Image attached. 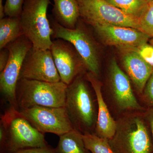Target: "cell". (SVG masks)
I'll return each instance as SVG.
<instances>
[{
    "label": "cell",
    "mask_w": 153,
    "mask_h": 153,
    "mask_svg": "<svg viewBox=\"0 0 153 153\" xmlns=\"http://www.w3.org/2000/svg\"><path fill=\"white\" fill-rule=\"evenodd\" d=\"M53 30L52 37L71 43L82 57L87 72L98 77L100 72L98 51L90 34L77 22L74 29L63 27L54 19H49Z\"/></svg>",
    "instance_id": "ba28073f"
},
{
    "label": "cell",
    "mask_w": 153,
    "mask_h": 153,
    "mask_svg": "<svg viewBox=\"0 0 153 153\" xmlns=\"http://www.w3.org/2000/svg\"><path fill=\"white\" fill-rule=\"evenodd\" d=\"M12 153H56L55 149L50 146L47 147L29 148Z\"/></svg>",
    "instance_id": "d4e9b609"
},
{
    "label": "cell",
    "mask_w": 153,
    "mask_h": 153,
    "mask_svg": "<svg viewBox=\"0 0 153 153\" xmlns=\"http://www.w3.org/2000/svg\"><path fill=\"white\" fill-rule=\"evenodd\" d=\"M152 153H153V152H152Z\"/></svg>",
    "instance_id": "4dcf8cb0"
},
{
    "label": "cell",
    "mask_w": 153,
    "mask_h": 153,
    "mask_svg": "<svg viewBox=\"0 0 153 153\" xmlns=\"http://www.w3.org/2000/svg\"><path fill=\"white\" fill-rule=\"evenodd\" d=\"M18 111L44 134L52 133L60 137L74 129L65 107L36 106Z\"/></svg>",
    "instance_id": "9c48e42d"
},
{
    "label": "cell",
    "mask_w": 153,
    "mask_h": 153,
    "mask_svg": "<svg viewBox=\"0 0 153 153\" xmlns=\"http://www.w3.org/2000/svg\"><path fill=\"white\" fill-rule=\"evenodd\" d=\"M125 13L139 19L148 4L146 0H106Z\"/></svg>",
    "instance_id": "d6986e66"
},
{
    "label": "cell",
    "mask_w": 153,
    "mask_h": 153,
    "mask_svg": "<svg viewBox=\"0 0 153 153\" xmlns=\"http://www.w3.org/2000/svg\"><path fill=\"white\" fill-rule=\"evenodd\" d=\"M140 30L153 38V1L148 3L139 18Z\"/></svg>",
    "instance_id": "44dd1931"
},
{
    "label": "cell",
    "mask_w": 153,
    "mask_h": 153,
    "mask_svg": "<svg viewBox=\"0 0 153 153\" xmlns=\"http://www.w3.org/2000/svg\"><path fill=\"white\" fill-rule=\"evenodd\" d=\"M77 1L80 17L91 26L107 25L140 30L139 19L125 13L106 0Z\"/></svg>",
    "instance_id": "8992f818"
},
{
    "label": "cell",
    "mask_w": 153,
    "mask_h": 153,
    "mask_svg": "<svg viewBox=\"0 0 153 153\" xmlns=\"http://www.w3.org/2000/svg\"><path fill=\"white\" fill-rule=\"evenodd\" d=\"M21 78L48 82L61 81L51 50L31 47L22 64L19 76Z\"/></svg>",
    "instance_id": "30bf717a"
},
{
    "label": "cell",
    "mask_w": 153,
    "mask_h": 153,
    "mask_svg": "<svg viewBox=\"0 0 153 153\" xmlns=\"http://www.w3.org/2000/svg\"><path fill=\"white\" fill-rule=\"evenodd\" d=\"M122 62L130 79L139 93H143L153 68L137 52L131 49L123 50Z\"/></svg>",
    "instance_id": "9a60e30c"
},
{
    "label": "cell",
    "mask_w": 153,
    "mask_h": 153,
    "mask_svg": "<svg viewBox=\"0 0 153 153\" xmlns=\"http://www.w3.org/2000/svg\"><path fill=\"white\" fill-rule=\"evenodd\" d=\"M7 136L4 153L29 148L49 146L44 134L38 131L14 107L10 106L1 116Z\"/></svg>",
    "instance_id": "277c9868"
},
{
    "label": "cell",
    "mask_w": 153,
    "mask_h": 153,
    "mask_svg": "<svg viewBox=\"0 0 153 153\" xmlns=\"http://www.w3.org/2000/svg\"><path fill=\"white\" fill-rule=\"evenodd\" d=\"M82 138L85 147L91 153H115L106 139L88 133L82 134Z\"/></svg>",
    "instance_id": "ffe728a7"
},
{
    "label": "cell",
    "mask_w": 153,
    "mask_h": 153,
    "mask_svg": "<svg viewBox=\"0 0 153 153\" xmlns=\"http://www.w3.org/2000/svg\"><path fill=\"white\" fill-rule=\"evenodd\" d=\"M25 0H6L4 5L6 16L20 17Z\"/></svg>",
    "instance_id": "7402d4cb"
},
{
    "label": "cell",
    "mask_w": 153,
    "mask_h": 153,
    "mask_svg": "<svg viewBox=\"0 0 153 153\" xmlns=\"http://www.w3.org/2000/svg\"><path fill=\"white\" fill-rule=\"evenodd\" d=\"M109 81L111 97L119 110L128 112L142 111L143 107L133 91L130 79L115 58L110 64Z\"/></svg>",
    "instance_id": "7c38bea8"
},
{
    "label": "cell",
    "mask_w": 153,
    "mask_h": 153,
    "mask_svg": "<svg viewBox=\"0 0 153 153\" xmlns=\"http://www.w3.org/2000/svg\"><path fill=\"white\" fill-rule=\"evenodd\" d=\"M145 119L149 128L153 140V107H151L144 112Z\"/></svg>",
    "instance_id": "4316f807"
},
{
    "label": "cell",
    "mask_w": 153,
    "mask_h": 153,
    "mask_svg": "<svg viewBox=\"0 0 153 153\" xmlns=\"http://www.w3.org/2000/svg\"><path fill=\"white\" fill-rule=\"evenodd\" d=\"M150 44L153 46V38H152V39L150 40Z\"/></svg>",
    "instance_id": "f1b7e54d"
},
{
    "label": "cell",
    "mask_w": 153,
    "mask_h": 153,
    "mask_svg": "<svg viewBox=\"0 0 153 153\" xmlns=\"http://www.w3.org/2000/svg\"><path fill=\"white\" fill-rule=\"evenodd\" d=\"M0 50V72H1L4 70L7 64L10 53L7 47Z\"/></svg>",
    "instance_id": "484cf974"
},
{
    "label": "cell",
    "mask_w": 153,
    "mask_h": 153,
    "mask_svg": "<svg viewBox=\"0 0 153 153\" xmlns=\"http://www.w3.org/2000/svg\"><path fill=\"white\" fill-rule=\"evenodd\" d=\"M148 2H150L152 1H153V0H146Z\"/></svg>",
    "instance_id": "f546056e"
},
{
    "label": "cell",
    "mask_w": 153,
    "mask_h": 153,
    "mask_svg": "<svg viewBox=\"0 0 153 153\" xmlns=\"http://www.w3.org/2000/svg\"><path fill=\"white\" fill-rule=\"evenodd\" d=\"M115 133L108 140L115 153H152L153 140L144 113H126L116 121Z\"/></svg>",
    "instance_id": "7a4b0ae2"
},
{
    "label": "cell",
    "mask_w": 153,
    "mask_h": 153,
    "mask_svg": "<svg viewBox=\"0 0 153 153\" xmlns=\"http://www.w3.org/2000/svg\"><path fill=\"white\" fill-rule=\"evenodd\" d=\"M143 93L145 100L153 107V72L145 85Z\"/></svg>",
    "instance_id": "cb8c5ba5"
},
{
    "label": "cell",
    "mask_w": 153,
    "mask_h": 153,
    "mask_svg": "<svg viewBox=\"0 0 153 153\" xmlns=\"http://www.w3.org/2000/svg\"><path fill=\"white\" fill-rule=\"evenodd\" d=\"M56 153H91L85 147L82 134L74 129L59 137Z\"/></svg>",
    "instance_id": "e0dca14e"
},
{
    "label": "cell",
    "mask_w": 153,
    "mask_h": 153,
    "mask_svg": "<svg viewBox=\"0 0 153 153\" xmlns=\"http://www.w3.org/2000/svg\"><path fill=\"white\" fill-rule=\"evenodd\" d=\"M67 87L61 81L19 79L16 92L18 110L36 106L65 107Z\"/></svg>",
    "instance_id": "3957f363"
},
{
    "label": "cell",
    "mask_w": 153,
    "mask_h": 153,
    "mask_svg": "<svg viewBox=\"0 0 153 153\" xmlns=\"http://www.w3.org/2000/svg\"><path fill=\"white\" fill-rule=\"evenodd\" d=\"M5 17L4 6L3 4V0H0V19Z\"/></svg>",
    "instance_id": "83f0119b"
},
{
    "label": "cell",
    "mask_w": 153,
    "mask_h": 153,
    "mask_svg": "<svg viewBox=\"0 0 153 153\" xmlns=\"http://www.w3.org/2000/svg\"><path fill=\"white\" fill-rule=\"evenodd\" d=\"M50 50L61 81L66 85L87 71L82 57L68 41L55 39L52 41Z\"/></svg>",
    "instance_id": "8fae6325"
},
{
    "label": "cell",
    "mask_w": 153,
    "mask_h": 153,
    "mask_svg": "<svg viewBox=\"0 0 153 153\" xmlns=\"http://www.w3.org/2000/svg\"><path fill=\"white\" fill-rule=\"evenodd\" d=\"M85 76L93 88L97 100V121L94 134L100 137L110 140L115 133L116 121L111 115L105 101L102 91L101 82L97 76L89 72L85 73Z\"/></svg>",
    "instance_id": "5bb4252c"
},
{
    "label": "cell",
    "mask_w": 153,
    "mask_h": 153,
    "mask_svg": "<svg viewBox=\"0 0 153 153\" xmlns=\"http://www.w3.org/2000/svg\"><path fill=\"white\" fill-rule=\"evenodd\" d=\"M32 47L31 41L23 35L6 47L10 55L7 66L0 74V91L4 101L17 109V84L25 56Z\"/></svg>",
    "instance_id": "52a82bcc"
},
{
    "label": "cell",
    "mask_w": 153,
    "mask_h": 153,
    "mask_svg": "<svg viewBox=\"0 0 153 153\" xmlns=\"http://www.w3.org/2000/svg\"><path fill=\"white\" fill-rule=\"evenodd\" d=\"M53 19L63 27L74 29L80 15L77 0H53Z\"/></svg>",
    "instance_id": "2e32d148"
},
{
    "label": "cell",
    "mask_w": 153,
    "mask_h": 153,
    "mask_svg": "<svg viewBox=\"0 0 153 153\" xmlns=\"http://www.w3.org/2000/svg\"><path fill=\"white\" fill-rule=\"evenodd\" d=\"M50 0H25L21 16L23 34L36 49H51L53 30L47 16Z\"/></svg>",
    "instance_id": "5b68a950"
},
{
    "label": "cell",
    "mask_w": 153,
    "mask_h": 153,
    "mask_svg": "<svg viewBox=\"0 0 153 153\" xmlns=\"http://www.w3.org/2000/svg\"><path fill=\"white\" fill-rule=\"evenodd\" d=\"M23 35L20 17L6 16L0 19V50Z\"/></svg>",
    "instance_id": "ac0fdd59"
},
{
    "label": "cell",
    "mask_w": 153,
    "mask_h": 153,
    "mask_svg": "<svg viewBox=\"0 0 153 153\" xmlns=\"http://www.w3.org/2000/svg\"><path fill=\"white\" fill-rule=\"evenodd\" d=\"M137 52L153 68V46L147 43L130 49Z\"/></svg>",
    "instance_id": "603a6c76"
},
{
    "label": "cell",
    "mask_w": 153,
    "mask_h": 153,
    "mask_svg": "<svg viewBox=\"0 0 153 153\" xmlns=\"http://www.w3.org/2000/svg\"><path fill=\"white\" fill-rule=\"evenodd\" d=\"M92 27L103 43L122 50L136 48L147 43L151 38L142 31L134 28L107 25H96Z\"/></svg>",
    "instance_id": "4fadbf2b"
},
{
    "label": "cell",
    "mask_w": 153,
    "mask_h": 153,
    "mask_svg": "<svg viewBox=\"0 0 153 153\" xmlns=\"http://www.w3.org/2000/svg\"><path fill=\"white\" fill-rule=\"evenodd\" d=\"M89 83L81 74L66 89L65 108L74 128L82 134L94 133L97 121V100Z\"/></svg>",
    "instance_id": "6da1fadb"
}]
</instances>
